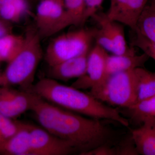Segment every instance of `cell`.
Returning a JSON list of instances; mask_svg holds the SVG:
<instances>
[{
  "instance_id": "1",
  "label": "cell",
  "mask_w": 155,
  "mask_h": 155,
  "mask_svg": "<svg viewBox=\"0 0 155 155\" xmlns=\"http://www.w3.org/2000/svg\"><path fill=\"white\" fill-rule=\"evenodd\" d=\"M33 112L42 127L69 142L80 155L107 143H115L117 133L100 119L65 110L31 92Z\"/></svg>"
},
{
  "instance_id": "2",
  "label": "cell",
  "mask_w": 155,
  "mask_h": 155,
  "mask_svg": "<svg viewBox=\"0 0 155 155\" xmlns=\"http://www.w3.org/2000/svg\"><path fill=\"white\" fill-rule=\"evenodd\" d=\"M55 105L90 118L113 120L128 127L129 122L117 109L106 105L90 94L50 78L38 81L28 89Z\"/></svg>"
},
{
  "instance_id": "3",
  "label": "cell",
  "mask_w": 155,
  "mask_h": 155,
  "mask_svg": "<svg viewBox=\"0 0 155 155\" xmlns=\"http://www.w3.org/2000/svg\"><path fill=\"white\" fill-rule=\"evenodd\" d=\"M23 47L0 73V86H19L28 90L33 85L37 69L43 56L41 38L36 28L26 31Z\"/></svg>"
},
{
  "instance_id": "4",
  "label": "cell",
  "mask_w": 155,
  "mask_h": 155,
  "mask_svg": "<svg viewBox=\"0 0 155 155\" xmlns=\"http://www.w3.org/2000/svg\"><path fill=\"white\" fill-rule=\"evenodd\" d=\"M90 94L103 103L129 107L137 102V83L134 70L109 75L90 89Z\"/></svg>"
},
{
  "instance_id": "5",
  "label": "cell",
  "mask_w": 155,
  "mask_h": 155,
  "mask_svg": "<svg viewBox=\"0 0 155 155\" xmlns=\"http://www.w3.org/2000/svg\"><path fill=\"white\" fill-rule=\"evenodd\" d=\"M93 40V28H81L63 34L50 41L45 53V61L49 67H52L88 52Z\"/></svg>"
},
{
  "instance_id": "6",
  "label": "cell",
  "mask_w": 155,
  "mask_h": 155,
  "mask_svg": "<svg viewBox=\"0 0 155 155\" xmlns=\"http://www.w3.org/2000/svg\"><path fill=\"white\" fill-rule=\"evenodd\" d=\"M36 30L41 38L48 37L70 26L64 0H42L37 8Z\"/></svg>"
},
{
  "instance_id": "7",
  "label": "cell",
  "mask_w": 155,
  "mask_h": 155,
  "mask_svg": "<svg viewBox=\"0 0 155 155\" xmlns=\"http://www.w3.org/2000/svg\"><path fill=\"white\" fill-rule=\"evenodd\" d=\"M31 155H67L77 152L69 142L59 138L43 127L29 124Z\"/></svg>"
},
{
  "instance_id": "8",
  "label": "cell",
  "mask_w": 155,
  "mask_h": 155,
  "mask_svg": "<svg viewBox=\"0 0 155 155\" xmlns=\"http://www.w3.org/2000/svg\"><path fill=\"white\" fill-rule=\"evenodd\" d=\"M108 55L107 51L96 45L88 53L86 73L71 86L79 89H91L102 82L107 77L106 64Z\"/></svg>"
},
{
  "instance_id": "9",
  "label": "cell",
  "mask_w": 155,
  "mask_h": 155,
  "mask_svg": "<svg viewBox=\"0 0 155 155\" xmlns=\"http://www.w3.org/2000/svg\"><path fill=\"white\" fill-rule=\"evenodd\" d=\"M31 106L30 91L17 90L11 86H0V114L14 119L30 110Z\"/></svg>"
},
{
  "instance_id": "10",
  "label": "cell",
  "mask_w": 155,
  "mask_h": 155,
  "mask_svg": "<svg viewBox=\"0 0 155 155\" xmlns=\"http://www.w3.org/2000/svg\"><path fill=\"white\" fill-rule=\"evenodd\" d=\"M149 0H110L107 17L135 30L137 20Z\"/></svg>"
},
{
  "instance_id": "11",
  "label": "cell",
  "mask_w": 155,
  "mask_h": 155,
  "mask_svg": "<svg viewBox=\"0 0 155 155\" xmlns=\"http://www.w3.org/2000/svg\"><path fill=\"white\" fill-rule=\"evenodd\" d=\"M89 52L49 67L48 77L57 81H67L82 77L86 73Z\"/></svg>"
},
{
  "instance_id": "12",
  "label": "cell",
  "mask_w": 155,
  "mask_h": 155,
  "mask_svg": "<svg viewBox=\"0 0 155 155\" xmlns=\"http://www.w3.org/2000/svg\"><path fill=\"white\" fill-rule=\"evenodd\" d=\"M131 136L138 154L155 155V116L145 118Z\"/></svg>"
},
{
  "instance_id": "13",
  "label": "cell",
  "mask_w": 155,
  "mask_h": 155,
  "mask_svg": "<svg viewBox=\"0 0 155 155\" xmlns=\"http://www.w3.org/2000/svg\"><path fill=\"white\" fill-rule=\"evenodd\" d=\"M91 18H94L99 25L107 30L114 44L115 55H123L136 53L133 47L127 46L125 31L123 26L120 23L110 20L104 13L97 12Z\"/></svg>"
},
{
  "instance_id": "14",
  "label": "cell",
  "mask_w": 155,
  "mask_h": 155,
  "mask_svg": "<svg viewBox=\"0 0 155 155\" xmlns=\"http://www.w3.org/2000/svg\"><path fill=\"white\" fill-rule=\"evenodd\" d=\"M149 57L144 53L137 55L136 53L123 55H108L106 64L107 76L119 72L143 67Z\"/></svg>"
},
{
  "instance_id": "15",
  "label": "cell",
  "mask_w": 155,
  "mask_h": 155,
  "mask_svg": "<svg viewBox=\"0 0 155 155\" xmlns=\"http://www.w3.org/2000/svg\"><path fill=\"white\" fill-rule=\"evenodd\" d=\"M29 124L20 122L18 130L0 148V153L6 155H31Z\"/></svg>"
},
{
  "instance_id": "16",
  "label": "cell",
  "mask_w": 155,
  "mask_h": 155,
  "mask_svg": "<svg viewBox=\"0 0 155 155\" xmlns=\"http://www.w3.org/2000/svg\"><path fill=\"white\" fill-rule=\"evenodd\" d=\"M134 31L155 43V0H151L145 7Z\"/></svg>"
},
{
  "instance_id": "17",
  "label": "cell",
  "mask_w": 155,
  "mask_h": 155,
  "mask_svg": "<svg viewBox=\"0 0 155 155\" xmlns=\"http://www.w3.org/2000/svg\"><path fill=\"white\" fill-rule=\"evenodd\" d=\"M134 71L137 83V102L155 96V72L143 67L136 68Z\"/></svg>"
},
{
  "instance_id": "18",
  "label": "cell",
  "mask_w": 155,
  "mask_h": 155,
  "mask_svg": "<svg viewBox=\"0 0 155 155\" xmlns=\"http://www.w3.org/2000/svg\"><path fill=\"white\" fill-rule=\"evenodd\" d=\"M24 42L25 36L13 33L0 38V62L8 63L21 51Z\"/></svg>"
},
{
  "instance_id": "19",
  "label": "cell",
  "mask_w": 155,
  "mask_h": 155,
  "mask_svg": "<svg viewBox=\"0 0 155 155\" xmlns=\"http://www.w3.org/2000/svg\"><path fill=\"white\" fill-rule=\"evenodd\" d=\"M126 109L132 121L141 125L145 118L155 116V96L137 102Z\"/></svg>"
},
{
  "instance_id": "20",
  "label": "cell",
  "mask_w": 155,
  "mask_h": 155,
  "mask_svg": "<svg viewBox=\"0 0 155 155\" xmlns=\"http://www.w3.org/2000/svg\"><path fill=\"white\" fill-rule=\"evenodd\" d=\"M66 15L70 25H83L85 19L84 0H64Z\"/></svg>"
},
{
  "instance_id": "21",
  "label": "cell",
  "mask_w": 155,
  "mask_h": 155,
  "mask_svg": "<svg viewBox=\"0 0 155 155\" xmlns=\"http://www.w3.org/2000/svg\"><path fill=\"white\" fill-rule=\"evenodd\" d=\"M27 9L24 0H13L0 9V18L9 22L19 21Z\"/></svg>"
},
{
  "instance_id": "22",
  "label": "cell",
  "mask_w": 155,
  "mask_h": 155,
  "mask_svg": "<svg viewBox=\"0 0 155 155\" xmlns=\"http://www.w3.org/2000/svg\"><path fill=\"white\" fill-rule=\"evenodd\" d=\"M94 39L96 44L107 51L114 54V44L110 35L104 27L100 25L99 28H93Z\"/></svg>"
},
{
  "instance_id": "23",
  "label": "cell",
  "mask_w": 155,
  "mask_h": 155,
  "mask_svg": "<svg viewBox=\"0 0 155 155\" xmlns=\"http://www.w3.org/2000/svg\"><path fill=\"white\" fill-rule=\"evenodd\" d=\"M135 36L131 40L132 47L138 48L143 53L155 61V43L147 39L139 34L135 33Z\"/></svg>"
},
{
  "instance_id": "24",
  "label": "cell",
  "mask_w": 155,
  "mask_h": 155,
  "mask_svg": "<svg viewBox=\"0 0 155 155\" xmlns=\"http://www.w3.org/2000/svg\"><path fill=\"white\" fill-rule=\"evenodd\" d=\"M104 0H84L86 11H85V19L87 20L92 17L97 12L102 5Z\"/></svg>"
},
{
  "instance_id": "25",
  "label": "cell",
  "mask_w": 155,
  "mask_h": 155,
  "mask_svg": "<svg viewBox=\"0 0 155 155\" xmlns=\"http://www.w3.org/2000/svg\"><path fill=\"white\" fill-rule=\"evenodd\" d=\"M11 22L0 18V38L12 33Z\"/></svg>"
},
{
  "instance_id": "26",
  "label": "cell",
  "mask_w": 155,
  "mask_h": 155,
  "mask_svg": "<svg viewBox=\"0 0 155 155\" xmlns=\"http://www.w3.org/2000/svg\"><path fill=\"white\" fill-rule=\"evenodd\" d=\"M10 118H7L5 116L0 114V132L2 130L4 126L8 121Z\"/></svg>"
},
{
  "instance_id": "27",
  "label": "cell",
  "mask_w": 155,
  "mask_h": 155,
  "mask_svg": "<svg viewBox=\"0 0 155 155\" xmlns=\"http://www.w3.org/2000/svg\"><path fill=\"white\" fill-rule=\"evenodd\" d=\"M12 1L13 0H0V9L6 4Z\"/></svg>"
},
{
  "instance_id": "28",
  "label": "cell",
  "mask_w": 155,
  "mask_h": 155,
  "mask_svg": "<svg viewBox=\"0 0 155 155\" xmlns=\"http://www.w3.org/2000/svg\"></svg>"
}]
</instances>
